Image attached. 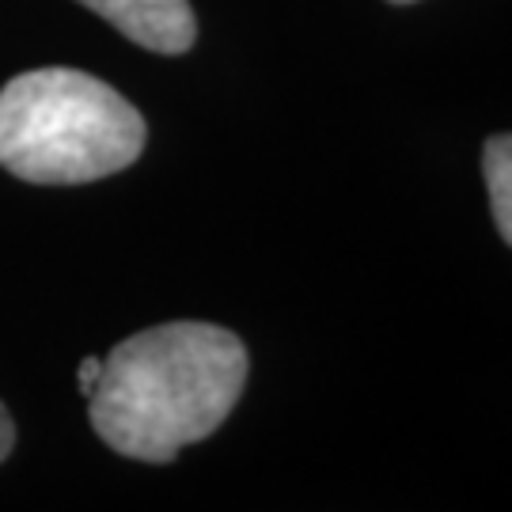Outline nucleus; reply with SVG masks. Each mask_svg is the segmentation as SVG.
I'll use <instances>...</instances> for the list:
<instances>
[{
    "label": "nucleus",
    "instance_id": "nucleus-1",
    "mask_svg": "<svg viewBox=\"0 0 512 512\" xmlns=\"http://www.w3.org/2000/svg\"><path fill=\"white\" fill-rule=\"evenodd\" d=\"M247 368V346L217 323L148 327L103 357L88 414L118 456L171 463L228 421L247 387Z\"/></svg>",
    "mask_w": 512,
    "mask_h": 512
},
{
    "label": "nucleus",
    "instance_id": "nucleus-2",
    "mask_svg": "<svg viewBox=\"0 0 512 512\" xmlns=\"http://www.w3.org/2000/svg\"><path fill=\"white\" fill-rule=\"evenodd\" d=\"M141 110L80 69H31L0 88V167L23 183L76 186L126 171L145 152Z\"/></svg>",
    "mask_w": 512,
    "mask_h": 512
},
{
    "label": "nucleus",
    "instance_id": "nucleus-3",
    "mask_svg": "<svg viewBox=\"0 0 512 512\" xmlns=\"http://www.w3.org/2000/svg\"><path fill=\"white\" fill-rule=\"evenodd\" d=\"M114 31L152 54H186L198 42L190 0H80Z\"/></svg>",
    "mask_w": 512,
    "mask_h": 512
},
{
    "label": "nucleus",
    "instance_id": "nucleus-4",
    "mask_svg": "<svg viewBox=\"0 0 512 512\" xmlns=\"http://www.w3.org/2000/svg\"><path fill=\"white\" fill-rule=\"evenodd\" d=\"M482 179L497 232L512 247V133H494L482 145Z\"/></svg>",
    "mask_w": 512,
    "mask_h": 512
},
{
    "label": "nucleus",
    "instance_id": "nucleus-5",
    "mask_svg": "<svg viewBox=\"0 0 512 512\" xmlns=\"http://www.w3.org/2000/svg\"><path fill=\"white\" fill-rule=\"evenodd\" d=\"M12 448H16V421L8 414V406L0 403V463L12 456Z\"/></svg>",
    "mask_w": 512,
    "mask_h": 512
},
{
    "label": "nucleus",
    "instance_id": "nucleus-6",
    "mask_svg": "<svg viewBox=\"0 0 512 512\" xmlns=\"http://www.w3.org/2000/svg\"><path fill=\"white\" fill-rule=\"evenodd\" d=\"M99 372H103V361H99V357H84V361H80V391H84V395L95 391Z\"/></svg>",
    "mask_w": 512,
    "mask_h": 512
},
{
    "label": "nucleus",
    "instance_id": "nucleus-7",
    "mask_svg": "<svg viewBox=\"0 0 512 512\" xmlns=\"http://www.w3.org/2000/svg\"><path fill=\"white\" fill-rule=\"evenodd\" d=\"M387 4H399L403 8V4H418V0H387Z\"/></svg>",
    "mask_w": 512,
    "mask_h": 512
}]
</instances>
